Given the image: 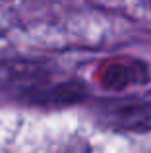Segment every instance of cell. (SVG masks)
I'll use <instances>...</instances> for the list:
<instances>
[{
  "label": "cell",
  "mask_w": 151,
  "mask_h": 153,
  "mask_svg": "<svg viewBox=\"0 0 151 153\" xmlns=\"http://www.w3.org/2000/svg\"><path fill=\"white\" fill-rule=\"evenodd\" d=\"M19 101L39 105V107H68V105L83 103L87 99V89L79 82H45L33 89L19 95Z\"/></svg>",
  "instance_id": "2"
},
{
  "label": "cell",
  "mask_w": 151,
  "mask_h": 153,
  "mask_svg": "<svg viewBox=\"0 0 151 153\" xmlns=\"http://www.w3.org/2000/svg\"><path fill=\"white\" fill-rule=\"evenodd\" d=\"M97 118L118 132L151 130V101L144 99H107L95 107Z\"/></svg>",
  "instance_id": "1"
},
{
  "label": "cell",
  "mask_w": 151,
  "mask_h": 153,
  "mask_svg": "<svg viewBox=\"0 0 151 153\" xmlns=\"http://www.w3.org/2000/svg\"><path fill=\"white\" fill-rule=\"evenodd\" d=\"M99 82L109 91H124L149 82V74L140 60H113L99 70Z\"/></svg>",
  "instance_id": "3"
}]
</instances>
